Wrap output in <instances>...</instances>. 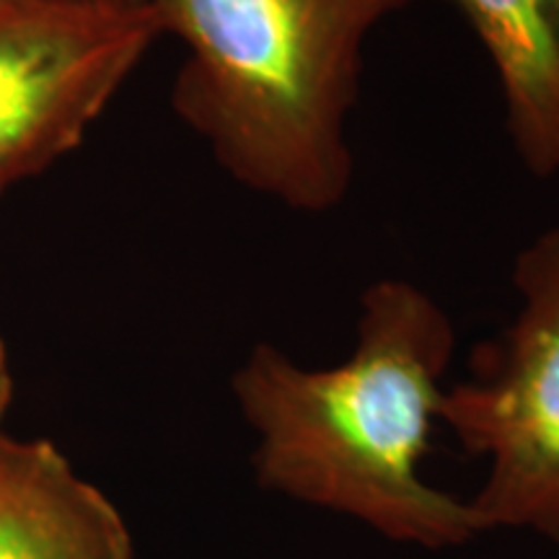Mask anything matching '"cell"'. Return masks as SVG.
<instances>
[{"mask_svg":"<svg viewBox=\"0 0 559 559\" xmlns=\"http://www.w3.org/2000/svg\"><path fill=\"white\" fill-rule=\"evenodd\" d=\"M453 321L409 280L362 293L347 360L306 368L267 342L234 373V396L257 436L260 487L366 523L396 544L461 547L477 536L466 500L423 477Z\"/></svg>","mask_w":559,"mask_h":559,"instance_id":"obj_1","label":"cell"},{"mask_svg":"<svg viewBox=\"0 0 559 559\" xmlns=\"http://www.w3.org/2000/svg\"><path fill=\"white\" fill-rule=\"evenodd\" d=\"M185 45L174 109L251 192L326 213L353 185L347 122L370 34L412 0H151Z\"/></svg>","mask_w":559,"mask_h":559,"instance_id":"obj_2","label":"cell"},{"mask_svg":"<svg viewBox=\"0 0 559 559\" xmlns=\"http://www.w3.org/2000/svg\"><path fill=\"white\" fill-rule=\"evenodd\" d=\"M513 288V321L477 347L472 379L443 391L438 423L487 459L466 500L479 534L526 528L559 544V228L521 251Z\"/></svg>","mask_w":559,"mask_h":559,"instance_id":"obj_3","label":"cell"},{"mask_svg":"<svg viewBox=\"0 0 559 559\" xmlns=\"http://www.w3.org/2000/svg\"><path fill=\"white\" fill-rule=\"evenodd\" d=\"M160 34L153 3L37 0L0 16V194L79 148Z\"/></svg>","mask_w":559,"mask_h":559,"instance_id":"obj_4","label":"cell"},{"mask_svg":"<svg viewBox=\"0 0 559 559\" xmlns=\"http://www.w3.org/2000/svg\"><path fill=\"white\" fill-rule=\"evenodd\" d=\"M0 559H135L130 528L50 440L0 436Z\"/></svg>","mask_w":559,"mask_h":559,"instance_id":"obj_5","label":"cell"},{"mask_svg":"<svg viewBox=\"0 0 559 559\" xmlns=\"http://www.w3.org/2000/svg\"><path fill=\"white\" fill-rule=\"evenodd\" d=\"M498 73L506 124L523 166L559 174V39L544 0H451Z\"/></svg>","mask_w":559,"mask_h":559,"instance_id":"obj_6","label":"cell"},{"mask_svg":"<svg viewBox=\"0 0 559 559\" xmlns=\"http://www.w3.org/2000/svg\"><path fill=\"white\" fill-rule=\"evenodd\" d=\"M11 400H13V373H11V358H9V347H5L3 337H0V436H3V423L5 415L11 409Z\"/></svg>","mask_w":559,"mask_h":559,"instance_id":"obj_7","label":"cell"},{"mask_svg":"<svg viewBox=\"0 0 559 559\" xmlns=\"http://www.w3.org/2000/svg\"><path fill=\"white\" fill-rule=\"evenodd\" d=\"M544 9H547V16L551 21V29H555L559 39V0H544Z\"/></svg>","mask_w":559,"mask_h":559,"instance_id":"obj_8","label":"cell"},{"mask_svg":"<svg viewBox=\"0 0 559 559\" xmlns=\"http://www.w3.org/2000/svg\"><path fill=\"white\" fill-rule=\"evenodd\" d=\"M32 3H37V0H0V16L24 9V5H32Z\"/></svg>","mask_w":559,"mask_h":559,"instance_id":"obj_9","label":"cell"},{"mask_svg":"<svg viewBox=\"0 0 559 559\" xmlns=\"http://www.w3.org/2000/svg\"><path fill=\"white\" fill-rule=\"evenodd\" d=\"M91 3L120 5V9H132V5H145V3H151V0H91Z\"/></svg>","mask_w":559,"mask_h":559,"instance_id":"obj_10","label":"cell"}]
</instances>
